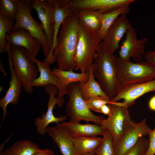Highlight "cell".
I'll use <instances>...</instances> for the list:
<instances>
[{"label": "cell", "mask_w": 155, "mask_h": 155, "mask_svg": "<svg viewBox=\"0 0 155 155\" xmlns=\"http://www.w3.org/2000/svg\"><path fill=\"white\" fill-rule=\"evenodd\" d=\"M53 55L58 68L64 70L75 69V56L79 24L73 12L67 17L61 26Z\"/></svg>", "instance_id": "1"}, {"label": "cell", "mask_w": 155, "mask_h": 155, "mask_svg": "<svg viewBox=\"0 0 155 155\" xmlns=\"http://www.w3.org/2000/svg\"><path fill=\"white\" fill-rule=\"evenodd\" d=\"M93 63L95 78L107 95L111 100L113 99L122 88L117 80L115 55L102 41L99 44Z\"/></svg>", "instance_id": "2"}, {"label": "cell", "mask_w": 155, "mask_h": 155, "mask_svg": "<svg viewBox=\"0 0 155 155\" xmlns=\"http://www.w3.org/2000/svg\"><path fill=\"white\" fill-rule=\"evenodd\" d=\"M117 81L123 87L155 79V67L146 61H125L115 55Z\"/></svg>", "instance_id": "3"}, {"label": "cell", "mask_w": 155, "mask_h": 155, "mask_svg": "<svg viewBox=\"0 0 155 155\" xmlns=\"http://www.w3.org/2000/svg\"><path fill=\"white\" fill-rule=\"evenodd\" d=\"M7 51L9 53L15 73L23 83L24 90L27 94H31L33 90L32 83L38 78L39 72L35 63L24 48L10 46L7 42Z\"/></svg>", "instance_id": "4"}, {"label": "cell", "mask_w": 155, "mask_h": 155, "mask_svg": "<svg viewBox=\"0 0 155 155\" xmlns=\"http://www.w3.org/2000/svg\"><path fill=\"white\" fill-rule=\"evenodd\" d=\"M78 83L70 84L66 90V94L69 97L66 106V115L70 118V121L80 122L83 120L101 125L104 118L95 115L91 112L81 94Z\"/></svg>", "instance_id": "5"}, {"label": "cell", "mask_w": 155, "mask_h": 155, "mask_svg": "<svg viewBox=\"0 0 155 155\" xmlns=\"http://www.w3.org/2000/svg\"><path fill=\"white\" fill-rule=\"evenodd\" d=\"M18 13L12 30L22 28L28 30L40 42L43 54L47 58L51 54V48L42 23L32 17V9L27 0H18Z\"/></svg>", "instance_id": "6"}, {"label": "cell", "mask_w": 155, "mask_h": 155, "mask_svg": "<svg viewBox=\"0 0 155 155\" xmlns=\"http://www.w3.org/2000/svg\"><path fill=\"white\" fill-rule=\"evenodd\" d=\"M101 41L97 34L90 33L79 25L75 56V70L85 73L93 63Z\"/></svg>", "instance_id": "7"}, {"label": "cell", "mask_w": 155, "mask_h": 155, "mask_svg": "<svg viewBox=\"0 0 155 155\" xmlns=\"http://www.w3.org/2000/svg\"><path fill=\"white\" fill-rule=\"evenodd\" d=\"M152 130L147 124L146 119L137 123L130 119L122 135L114 146L115 155H124L142 138L148 136Z\"/></svg>", "instance_id": "8"}, {"label": "cell", "mask_w": 155, "mask_h": 155, "mask_svg": "<svg viewBox=\"0 0 155 155\" xmlns=\"http://www.w3.org/2000/svg\"><path fill=\"white\" fill-rule=\"evenodd\" d=\"M111 109L110 115L101 126L109 131L113 140L114 146L124 132L126 124L131 119L128 107L122 102H112L108 104Z\"/></svg>", "instance_id": "9"}, {"label": "cell", "mask_w": 155, "mask_h": 155, "mask_svg": "<svg viewBox=\"0 0 155 155\" xmlns=\"http://www.w3.org/2000/svg\"><path fill=\"white\" fill-rule=\"evenodd\" d=\"M44 87L46 93L49 96L47 104V110L45 114H42L41 117H37L34 121L37 132L42 135L46 133V128L49 124L53 123L57 124L63 122L67 118V115L57 117L53 113V110L56 105L60 107L65 102V101L55 97V95H57L58 94L57 87L53 84L47 85Z\"/></svg>", "instance_id": "10"}, {"label": "cell", "mask_w": 155, "mask_h": 155, "mask_svg": "<svg viewBox=\"0 0 155 155\" xmlns=\"http://www.w3.org/2000/svg\"><path fill=\"white\" fill-rule=\"evenodd\" d=\"M147 41L145 38L138 39L136 30L131 24L119 51V57L125 61H130L131 58L136 61H141L146 53L145 47Z\"/></svg>", "instance_id": "11"}, {"label": "cell", "mask_w": 155, "mask_h": 155, "mask_svg": "<svg viewBox=\"0 0 155 155\" xmlns=\"http://www.w3.org/2000/svg\"><path fill=\"white\" fill-rule=\"evenodd\" d=\"M27 0L32 9L37 12L52 50L54 26L53 0Z\"/></svg>", "instance_id": "12"}, {"label": "cell", "mask_w": 155, "mask_h": 155, "mask_svg": "<svg viewBox=\"0 0 155 155\" xmlns=\"http://www.w3.org/2000/svg\"><path fill=\"white\" fill-rule=\"evenodd\" d=\"M7 42L10 46L24 48L34 57H36L40 50L41 44L26 29L19 28L12 30L6 36Z\"/></svg>", "instance_id": "13"}, {"label": "cell", "mask_w": 155, "mask_h": 155, "mask_svg": "<svg viewBox=\"0 0 155 155\" xmlns=\"http://www.w3.org/2000/svg\"><path fill=\"white\" fill-rule=\"evenodd\" d=\"M134 0H71L70 9L72 12L84 9L101 11L104 13L123 5L131 4Z\"/></svg>", "instance_id": "14"}, {"label": "cell", "mask_w": 155, "mask_h": 155, "mask_svg": "<svg viewBox=\"0 0 155 155\" xmlns=\"http://www.w3.org/2000/svg\"><path fill=\"white\" fill-rule=\"evenodd\" d=\"M155 91V79L135 85L123 87L118 95L111 100L113 102H122L129 107L135 104L136 100L143 95Z\"/></svg>", "instance_id": "15"}, {"label": "cell", "mask_w": 155, "mask_h": 155, "mask_svg": "<svg viewBox=\"0 0 155 155\" xmlns=\"http://www.w3.org/2000/svg\"><path fill=\"white\" fill-rule=\"evenodd\" d=\"M130 25L126 14H123L117 18L109 28L102 41L112 53L119 48L121 39L127 33Z\"/></svg>", "instance_id": "16"}, {"label": "cell", "mask_w": 155, "mask_h": 155, "mask_svg": "<svg viewBox=\"0 0 155 155\" xmlns=\"http://www.w3.org/2000/svg\"><path fill=\"white\" fill-rule=\"evenodd\" d=\"M7 52L8 54L11 79L9 84V87L5 95L0 100V106L2 109L3 113L1 126L7 113L6 109L7 106L9 103L16 105L18 103L22 88L23 87L22 82L16 75L14 71L9 53L8 51Z\"/></svg>", "instance_id": "17"}, {"label": "cell", "mask_w": 155, "mask_h": 155, "mask_svg": "<svg viewBox=\"0 0 155 155\" xmlns=\"http://www.w3.org/2000/svg\"><path fill=\"white\" fill-rule=\"evenodd\" d=\"M46 133L57 144L61 155H75L73 137L59 123L53 127L48 126Z\"/></svg>", "instance_id": "18"}, {"label": "cell", "mask_w": 155, "mask_h": 155, "mask_svg": "<svg viewBox=\"0 0 155 155\" xmlns=\"http://www.w3.org/2000/svg\"><path fill=\"white\" fill-rule=\"evenodd\" d=\"M71 0H53L54 7V26L52 47L51 53L46 59L50 63H53L55 59L53 55L55 47L59 29L66 18L72 12L70 9Z\"/></svg>", "instance_id": "19"}, {"label": "cell", "mask_w": 155, "mask_h": 155, "mask_svg": "<svg viewBox=\"0 0 155 155\" xmlns=\"http://www.w3.org/2000/svg\"><path fill=\"white\" fill-rule=\"evenodd\" d=\"M73 70H64L58 68H54L52 71L53 74L57 78L59 84L56 97L57 99L65 100L64 97L66 94V90L70 84L86 82L88 81L89 73L87 71L85 73H78Z\"/></svg>", "instance_id": "20"}, {"label": "cell", "mask_w": 155, "mask_h": 155, "mask_svg": "<svg viewBox=\"0 0 155 155\" xmlns=\"http://www.w3.org/2000/svg\"><path fill=\"white\" fill-rule=\"evenodd\" d=\"M60 125L73 137L102 135L106 129L96 124H82L79 122L63 121Z\"/></svg>", "instance_id": "21"}, {"label": "cell", "mask_w": 155, "mask_h": 155, "mask_svg": "<svg viewBox=\"0 0 155 155\" xmlns=\"http://www.w3.org/2000/svg\"><path fill=\"white\" fill-rule=\"evenodd\" d=\"M73 12L77 16L80 26L90 33L97 34L104 12L99 10L84 9Z\"/></svg>", "instance_id": "22"}, {"label": "cell", "mask_w": 155, "mask_h": 155, "mask_svg": "<svg viewBox=\"0 0 155 155\" xmlns=\"http://www.w3.org/2000/svg\"><path fill=\"white\" fill-rule=\"evenodd\" d=\"M94 65L93 64L87 70L89 77L87 82L78 83V87L81 94L85 101L94 96H99L111 100L103 90L98 82H96L94 75Z\"/></svg>", "instance_id": "23"}, {"label": "cell", "mask_w": 155, "mask_h": 155, "mask_svg": "<svg viewBox=\"0 0 155 155\" xmlns=\"http://www.w3.org/2000/svg\"><path fill=\"white\" fill-rule=\"evenodd\" d=\"M30 57L35 63L39 72V76L32 83L33 87H38L50 85H55L58 88L59 84L57 78L52 73L50 65L44 61L41 62L29 53Z\"/></svg>", "instance_id": "24"}, {"label": "cell", "mask_w": 155, "mask_h": 155, "mask_svg": "<svg viewBox=\"0 0 155 155\" xmlns=\"http://www.w3.org/2000/svg\"><path fill=\"white\" fill-rule=\"evenodd\" d=\"M102 140V138L97 136L73 137L75 155L95 154Z\"/></svg>", "instance_id": "25"}, {"label": "cell", "mask_w": 155, "mask_h": 155, "mask_svg": "<svg viewBox=\"0 0 155 155\" xmlns=\"http://www.w3.org/2000/svg\"><path fill=\"white\" fill-rule=\"evenodd\" d=\"M130 5H124L103 13L101 26L97 33L101 41L103 40L109 28L117 18L121 15L126 14L129 12Z\"/></svg>", "instance_id": "26"}, {"label": "cell", "mask_w": 155, "mask_h": 155, "mask_svg": "<svg viewBox=\"0 0 155 155\" xmlns=\"http://www.w3.org/2000/svg\"><path fill=\"white\" fill-rule=\"evenodd\" d=\"M39 148L36 144L30 140H22L1 151L0 155H33Z\"/></svg>", "instance_id": "27"}, {"label": "cell", "mask_w": 155, "mask_h": 155, "mask_svg": "<svg viewBox=\"0 0 155 155\" xmlns=\"http://www.w3.org/2000/svg\"><path fill=\"white\" fill-rule=\"evenodd\" d=\"M15 20L0 14V54L6 52V36L11 31Z\"/></svg>", "instance_id": "28"}, {"label": "cell", "mask_w": 155, "mask_h": 155, "mask_svg": "<svg viewBox=\"0 0 155 155\" xmlns=\"http://www.w3.org/2000/svg\"><path fill=\"white\" fill-rule=\"evenodd\" d=\"M102 136V142L95 154L96 155H115L113 139L110 132L106 130Z\"/></svg>", "instance_id": "29"}, {"label": "cell", "mask_w": 155, "mask_h": 155, "mask_svg": "<svg viewBox=\"0 0 155 155\" xmlns=\"http://www.w3.org/2000/svg\"><path fill=\"white\" fill-rule=\"evenodd\" d=\"M18 11V0H0V14L15 20Z\"/></svg>", "instance_id": "30"}, {"label": "cell", "mask_w": 155, "mask_h": 155, "mask_svg": "<svg viewBox=\"0 0 155 155\" xmlns=\"http://www.w3.org/2000/svg\"><path fill=\"white\" fill-rule=\"evenodd\" d=\"M111 100L99 96H94L90 98L86 102L91 111L101 113L102 106L110 103Z\"/></svg>", "instance_id": "31"}, {"label": "cell", "mask_w": 155, "mask_h": 155, "mask_svg": "<svg viewBox=\"0 0 155 155\" xmlns=\"http://www.w3.org/2000/svg\"><path fill=\"white\" fill-rule=\"evenodd\" d=\"M149 145L148 139L145 137H143L124 155H146Z\"/></svg>", "instance_id": "32"}, {"label": "cell", "mask_w": 155, "mask_h": 155, "mask_svg": "<svg viewBox=\"0 0 155 155\" xmlns=\"http://www.w3.org/2000/svg\"><path fill=\"white\" fill-rule=\"evenodd\" d=\"M155 123V119L154 121ZM149 145L146 155H154L155 154V127L149 135Z\"/></svg>", "instance_id": "33"}, {"label": "cell", "mask_w": 155, "mask_h": 155, "mask_svg": "<svg viewBox=\"0 0 155 155\" xmlns=\"http://www.w3.org/2000/svg\"><path fill=\"white\" fill-rule=\"evenodd\" d=\"M144 58L145 61L155 67V50L147 52L144 55Z\"/></svg>", "instance_id": "34"}, {"label": "cell", "mask_w": 155, "mask_h": 155, "mask_svg": "<svg viewBox=\"0 0 155 155\" xmlns=\"http://www.w3.org/2000/svg\"><path fill=\"white\" fill-rule=\"evenodd\" d=\"M33 155H55L53 151L48 148L41 149L39 148Z\"/></svg>", "instance_id": "35"}, {"label": "cell", "mask_w": 155, "mask_h": 155, "mask_svg": "<svg viewBox=\"0 0 155 155\" xmlns=\"http://www.w3.org/2000/svg\"><path fill=\"white\" fill-rule=\"evenodd\" d=\"M111 113V109L109 106L108 104H105L101 108V113L106 115H109Z\"/></svg>", "instance_id": "36"}, {"label": "cell", "mask_w": 155, "mask_h": 155, "mask_svg": "<svg viewBox=\"0 0 155 155\" xmlns=\"http://www.w3.org/2000/svg\"><path fill=\"white\" fill-rule=\"evenodd\" d=\"M148 107L150 110L155 111V95L150 99L148 102Z\"/></svg>", "instance_id": "37"}, {"label": "cell", "mask_w": 155, "mask_h": 155, "mask_svg": "<svg viewBox=\"0 0 155 155\" xmlns=\"http://www.w3.org/2000/svg\"><path fill=\"white\" fill-rule=\"evenodd\" d=\"M0 70L1 71L5 76L7 75V73L1 61H0Z\"/></svg>", "instance_id": "38"}, {"label": "cell", "mask_w": 155, "mask_h": 155, "mask_svg": "<svg viewBox=\"0 0 155 155\" xmlns=\"http://www.w3.org/2000/svg\"><path fill=\"white\" fill-rule=\"evenodd\" d=\"M81 155H96L95 154H82Z\"/></svg>", "instance_id": "39"}, {"label": "cell", "mask_w": 155, "mask_h": 155, "mask_svg": "<svg viewBox=\"0 0 155 155\" xmlns=\"http://www.w3.org/2000/svg\"></svg>", "instance_id": "40"}]
</instances>
